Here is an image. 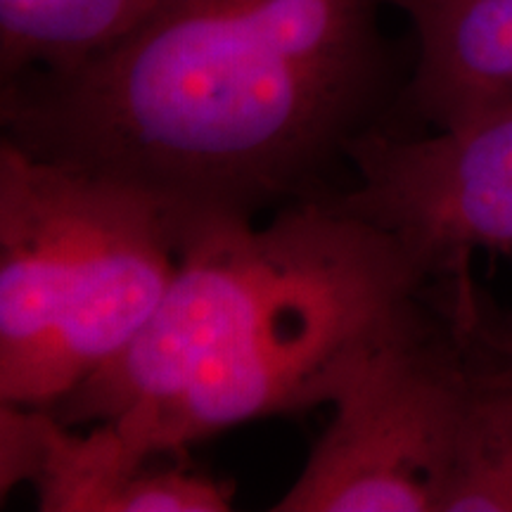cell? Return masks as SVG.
<instances>
[{
  "label": "cell",
  "mask_w": 512,
  "mask_h": 512,
  "mask_svg": "<svg viewBox=\"0 0 512 512\" xmlns=\"http://www.w3.org/2000/svg\"><path fill=\"white\" fill-rule=\"evenodd\" d=\"M389 0H155L67 72L5 83L3 138L138 185L185 219L320 197L389 86Z\"/></svg>",
  "instance_id": "obj_1"
},
{
  "label": "cell",
  "mask_w": 512,
  "mask_h": 512,
  "mask_svg": "<svg viewBox=\"0 0 512 512\" xmlns=\"http://www.w3.org/2000/svg\"><path fill=\"white\" fill-rule=\"evenodd\" d=\"M441 311L394 235L323 195L256 219L192 221L162 304L114 361L57 401L145 458L230 427L332 406L375 354Z\"/></svg>",
  "instance_id": "obj_2"
},
{
  "label": "cell",
  "mask_w": 512,
  "mask_h": 512,
  "mask_svg": "<svg viewBox=\"0 0 512 512\" xmlns=\"http://www.w3.org/2000/svg\"><path fill=\"white\" fill-rule=\"evenodd\" d=\"M190 219L138 185L0 143V401L53 408L162 304Z\"/></svg>",
  "instance_id": "obj_3"
},
{
  "label": "cell",
  "mask_w": 512,
  "mask_h": 512,
  "mask_svg": "<svg viewBox=\"0 0 512 512\" xmlns=\"http://www.w3.org/2000/svg\"><path fill=\"white\" fill-rule=\"evenodd\" d=\"M472 332L446 309L368 361L278 512H441L470 384Z\"/></svg>",
  "instance_id": "obj_4"
},
{
  "label": "cell",
  "mask_w": 512,
  "mask_h": 512,
  "mask_svg": "<svg viewBox=\"0 0 512 512\" xmlns=\"http://www.w3.org/2000/svg\"><path fill=\"white\" fill-rule=\"evenodd\" d=\"M347 164L325 200L394 235L434 287L472 297L475 254H512V107L422 138L373 128Z\"/></svg>",
  "instance_id": "obj_5"
},
{
  "label": "cell",
  "mask_w": 512,
  "mask_h": 512,
  "mask_svg": "<svg viewBox=\"0 0 512 512\" xmlns=\"http://www.w3.org/2000/svg\"><path fill=\"white\" fill-rule=\"evenodd\" d=\"M418 41L408 102L444 131L512 107V0H389Z\"/></svg>",
  "instance_id": "obj_6"
},
{
  "label": "cell",
  "mask_w": 512,
  "mask_h": 512,
  "mask_svg": "<svg viewBox=\"0 0 512 512\" xmlns=\"http://www.w3.org/2000/svg\"><path fill=\"white\" fill-rule=\"evenodd\" d=\"M155 0H0V81L79 67L119 41Z\"/></svg>",
  "instance_id": "obj_7"
},
{
  "label": "cell",
  "mask_w": 512,
  "mask_h": 512,
  "mask_svg": "<svg viewBox=\"0 0 512 512\" xmlns=\"http://www.w3.org/2000/svg\"><path fill=\"white\" fill-rule=\"evenodd\" d=\"M441 512H512V354L479 335Z\"/></svg>",
  "instance_id": "obj_8"
},
{
  "label": "cell",
  "mask_w": 512,
  "mask_h": 512,
  "mask_svg": "<svg viewBox=\"0 0 512 512\" xmlns=\"http://www.w3.org/2000/svg\"><path fill=\"white\" fill-rule=\"evenodd\" d=\"M479 335H482L489 344H494L496 349L512 354V313L508 316V320H503V323H496V325L486 323V316H484L482 323H479Z\"/></svg>",
  "instance_id": "obj_9"
}]
</instances>
